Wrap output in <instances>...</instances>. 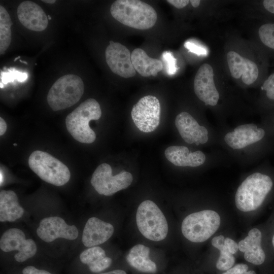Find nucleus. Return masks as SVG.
Returning <instances> with one entry per match:
<instances>
[{
    "label": "nucleus",
    "mask_w": 274,
    "mask_h": 274,
    "mask_svg": "<svg viewBox=\"0 0 274 274\" xmlns=\"http://www.w3.org/2000/svg\"><path fill=\"white\" fill-rule=\"evenodd\" d=\"M112 16L122 24L135 29L145 30L156 23L157 13L149 4L138 0H117L111 5Z\"/></svg>",
    "instance_id": "1"
},
{
    "label": "nucleus",
    "mask_w": 274,
    "mask_h": 274,
    "mask_svg": "<svg viewBox=\"0 0 274 274\" xmlns=\"http://www.w3.org/2000/svg\"><path fill=\"white\" fill-rule=\"evenodd\" d=\"M101 115L100 105L94 98H89L81 103L65 119L66 127L76 141L84 144H91L96 139L94 131L89 122L98 120Z\"/></svg>",
    "instance_id": "2"
},
{
    "label": "nucleus",
    "mask_w": 274,
    "mask_h": 274,
    "mask_svg": "<svg viewBox=\"0 0 274 274\" xmlns=\"http://www.w3.org/2000/svg\"><path fill=\"white\" fill-rule=\"evenodd\" d=\"M273 183L267 175L255 173L249 176L239 186L235 193L237 208L243 212L257 209L272 189Z\"/></svg>",
    "instance_id": "3"
},
{
    "label": "nucleus",
    "mask_w": 274,
    "mask_h": 274,
    "mask_svg": "<svg viewBox=\"0 0 274 274\" xmlns=\"http://www.w3.org/2000/svg\"><path fill=\"white\" fill-rule=\"evenodd\" d=\"M84 85L81 78L73 74L60 77L49 90L47 100L54 111L63 110L76 104L81 98Z\"/></svg>",
    "instance_id": "4"
},
{
    "label": "nucleus",
    "mask_w": 274,
    "mask_h": 274,
    "mask_svg": "<svg viewBox=\"0 0 274 274\" xmlns=\"http://www.w3.org/2000/svg\"><path fill=\"white\" fill-rule=\"evenodd\" d=\"M136 222L140 232L147 239L159 242L167 236L166 219L159 207L150 200H145L139 206Z\"/></svg>",
    "instance_id": "5"
},
{
    "label": "nucleus",
    "mask_w": 274,
    "mask_h": 274,
    "mask_svg": "<svg viewBox=\"0 0 274 274\" xmlns=\"http://www.w3.org/2000/svg\"><path fill=\"white\" fill-rule=\"evenodd\" d=\"M30 168L42 180L53 185L60 186L71 178L68 168L61 161L47 152L36 150L28 158Z\"/></svg>",
    "instance_id": "6"
},
{
    "label": "nucleus",
    "mask_w": 274,
    "mask_h": 274,
    "mask_svg": "<svg viewBox=\"0 0 274 274\" xmlns=\"http://www.w3.org/2000/svg\"><path fill=\"white\" fill-rule=\"evenodd\" d=\"M219 214L213 210H203L188 215L181 226L183 235L193 243H201L209 238L220 225Z\"/></svg>",
    "instance_id": "7"
},
{
    "label": "nucleus",
    "mask_w": 274,
    "mask_h": 274,
    "mask_svg": "<svg viewBox=\"0 0 274 274\" xmlns=\"http://www.w3.org/2000/svg\"><path fill=\"white\" fill-rule=\"evenodd\" d=\"M111 166L104 163L99 165L94 170L91 179V184L99 194L111 196L127 188L132 182L131 173L122 172L113 176Z\"/></svg>",
    "instance_id": "8"
},
{
    "label": "nucleus",
    "mask_w": 274,
    "mask_h": 274,
    "mask_svg": "<svg viewBox=\"0 0 274 274\" xmlns=\"http://www.w3.org/2000/svg\"><path fill=\"white\" fill-rule=\"evenodd\" d=\"M160 104L158 99L153 95L141 98L133 105L131 116L136 127L143 132L155 130L160 121Z\"/></svg>",
    "instance_id": "9"
},
{
    "label": "nucleus",
    "mask_w": 274,
    "mask_h": 274,
    "mask_svg": "<svg viewBox=\"0 0 274 274\" xmlns=\"http://www.w3.org/2000/svg\"><path fill=\"white\" fill-rule=\"evenodd\" d=\"M0 248L5 252L17 250L15 259L23 262L36 254L37 247L36 243L30 238H26L24 232L16 228L5 231L0 239Z\"/></svg>",
    "instance_id": "10"
},
{
    "label": "nucleus",
    "mask_w": 274,
    "mask_h": 274,
    "mask_svg": "<svg viewBox=\"0 0 274 274\" xmlns=\"http://www.w3.org/2000/svg\"><path fill=\"white\" fill-rule=\"evenodd\" d=\"M37 233L41 239L47 243L52 242L58 238L75 240L79 234L76 226L67 224L64 219L58 216L42 219Z\"/></svg>",
    "instance_id": "11"
},
{
    "label": "nucleus",
    "mask_w": 274,
    "mask_h": 274,
    "mask_svg": "<svg viewBox=\"0 0 274 274\" xmlns=\"http://www.w3.org/2000/svg\"><path fill=\"white\" fill-rule=\"evenodd\" d=\"M106 60L114 74L125 78L133 77L135 74L129 50L122 44L110 41L105 51Z\"/></svg>",
    "instance_id": "12"
},
{
    "label": "nucleus",
    "mask_w": 274,
    "mask_h": 274,
    "mask_svg": "<svg viewBox=\"0 0 274 274\" xmlns=\"http://www.w3.org/2000/svg\"><path fill=\"white\" fill-rule=\"evenodd\" d=\"M194 90L196 95L206 105L215 106L219 99V93L214 80V71L208 63H204L198 70L194 80Z\"/></svg>",
    "instance_id": "13"
},
{
    "label": "nucleus",
    "mask_w": 274,
    "mask_h": 274,
    "mask_svg": "<svg viewBox=\"0 0 274 274\" xmlns=\"http://www.w3.org/2000/svg\"><path fill=\"white\" fill-rule=\"evenodd\" d=\"M175 125L182 138L188 144H203L208 141V131L188 113L182 112L175 119Z\"/></svg>",
    "instance_id": "14"
},
{
    "label": "nucleus",
    "mask_w": 274,
    "mask_h": 274,
    "mask_svg": "<svg viewBox=\"0 0 274 274\" xmlns=\"http://www.w3.org/2000/svg\"><path fill=\"white\" fill-rule=\"evenodd\" d=\"M265 131L254 124L238 126L233 131L227 133L224 136L225 143L233 149H241L260 141Z\"/></svg>",
    "instance_id": "15"
},
{
    "label": "nucleus",
    "mask_w": 274,
    "mask_h": 274,
    "mask_svg": "<svg viewBox=\"0 0 274 274\" xmlns=\"http://www.w3.org/2000/svg\"><path fill=\"white\" fill-rule=\"evenodd\" d=\"M17 16L21 23L27 29L41 31L48 25V17L42 8L31 1H24L17 8Z\"/></svg>",
    "instance_id": "16"
},
{
    "label": "nucleus",
    "mask_w": 274,
    "mask_h": 274,
    "mask_svg": "<svg viewBox=\"0 0 274 274\" xmlns=\"http://www.w3.org/2000/svg\"><path fill=\"white\" fill-rule=\"evenodd\" d=\"M227 61L231 76L235 79L242 78L247 85H251L257 79L259 70L252 60L231 51L227 54Z\"/></svg>",
    "instance_id": "17"
},
{
    "label": "nucleus",
    "mask_w": 274,
    "mask_h": 274,
    "mask_svg": "<svg viewBox=\"0 0 274 274\" xmlns=\"http://www.w3.org/2000/svg\"><path fill=\"white\" fill-rule=\"evenodd\" d=\"M113 226L96 217L90 218L84 226L82 242L86 247H93L104 243L113 235Z\"/></svg>",
    "instance_id": "18"
},
{
    "label": "nucleus",
    "mask_w": 274,
    "mask_h": 274,
    "mask_svg": "<svg viewBox=\"0 0 274 274\" xmlns=\"http://www.w3.org/2000/svg\"><path fill=\"white\" fill-rule=\"evenodd\" d=\"M261 232L254 228L249 231L247 236L239 242L238 249L244 252L246 260L255 265H261L264 262L266 255L261 246Z\"/></svg>",
    "instance_id": "19"
},
{
    "label": "nucleus",
    "mask_w": 274,
    "mask_h": 274,
    "mask_svg": "<svg viewBox=\"0 0 274 274\" xmlns=\"http://www.w3.org/2000/svg\"><path fill=\"white\" fill-rule=\"evenodd\" d=\"M166 158L178 166L197 167L203 164L206 159L205 154L200 151L193 152L183 146H172L164 151Z\"/></svg>",
    "instance_id": "20"
},
{
    "label": "nucleus",
    "mask_w": 274,
    "mask_h": 274,
    "mask_svg": "<svg viewBox=\"0 0 274 274\" xmlns=\"http://www.w3.org/2000/svg\"><path fill=\"white\" fill-rule=\"evenodd\" d=\"M131 59L135 71L145 77L156 76L163 67L160 60L151 58L141 48H136L132 51Z\"/></svg>",
    "instance_id": "21"
},
{
    "label": "nucleus",
    "mask_w": 274,
    "mask_h": 274,
    "mask_svg": "<svg viewBox=\"0 0 274 274\" xmlns=\"http://www.w3.org/2000/svg\"><path fill=\"white\" fill-rule=\"evenodd\" d=\"M24 210L19 204L18 197L13 191L0 192V221L14 222L21 218Z\"/></svg>",
    "instance_id": "22"
},
{
    "label": "nucleus",
    "mask_w": 274,
    "mask_h": 274,
    "mask_svg": "<svg viewBox=\"0 0 274 274\" xmlns=\"http://www.w3.org/2000/svg\"><path fill=\"white\" fill-rule=\"evenodd\" d=\"M150 249L142 245L138 244L129 250L126 256L128 264L136 270L146 273H153L157 271L155 262L149 258Z\"/></svg>",
    "instance_id": "23"
},
{
    "label": "nucleus",
    "mask_w": 274,
    "mask_h": 274,
    "mask_svg": "<svg viewBox=\"0 0 274 274\" xmlns=\"http://www.w3.org/2000/svg\"><path fill=\"white\" fill-rule=\"evenodd\" d=\"M81 261L88 266L93 272L104 270L112 262L111 258L106 256L105 250L98 246L90 247L83 251L80 255Z\"/></svg>",
    "instance_id": "24"
},
{
    "label": "nucleus",
    "mask_w": 274,
    "mask_h": 274,
    "mask_svg": "<svg viewBox=\"0 0 274 274\" xmlns=\"http://www.w3.org/2000/svg\"><path fill=\"white\" fill-rule=\"evenodd\" d=\"M225 238L222 235L217 236L212 239V245L220 251V256L216 263L217 269L227 270L232 267L235 262V258L224 243Z\"/></svg>",
    "instance_id": "25"
},
{
    "label": "nucleus",
    "mask_w": 274,
    "mask_h": 274,
    "mask_svg": "<svg viewBox=\"0 0 274 274\" xmlns=\"http://www.w3.org/2000/svg\"><path fill=\"white\" fill-rule=\"evenodd\" d=\"M10 16L6 9L0 6V54L3 55L9 47L11 41Z\"/></svg>",
    "instance_id": "26"
},
{
    "label": "nucleus",
    "mask_w": 274,
    "mask_h": 274,
    "mask_svg": "<svg viewBox=\"0 0 274 274\" xmlns=\"http://www.w3.org/2000/svg\"><path fill=\"white\" fill-rule=\"evenodd\" d=\"M27 74L16 70L15 68H8L1 72V88L4 84L9 82L17 81L20 82H24L27 78Z\"/></svg>",
    "instance_id": "27"
},
{
    "label": "nucleus",
    "mask_w": 274,
    "mask_h": 274,
    "mask_svg": "<svg viewBox=\"0 0 274 274\" xmlns=\"http://www.w3.org/2000/svg\"><path fill=\"white\" fill-rule=\"evenodd\" d=\"M261 42L267 47L274 49V23L261 25L258 30Z\"/></svg>",
    "instance_id": "28"
},
{
    "label": "nucleus",
    "mask_w": 274,
    "mask_h": 274,
    "mask_svg": "<svg viewBox=\"0 0 274 274\" xmlns=\"http://www.w3.org/2000/svg\"><path fill=\"white\" fill-rule=\"evenodd\" d=\"M162 58L165 64L167 73L169 75H173L177 71L176 59L172 53L169 51H164L162 54Z\"/></svg>",
    "instance_id": "29"
},
{
    "label": "nucleus",
    "mask_w": 274,
    "mask_h": 274,
    "mask_svg": "<svg viewBox=\"0 0 274 274\" xmlns=\"http://www.w3.org/2000/svg\"><path fill=\"white\" fill-rule=\"evenodd\" d=\"M262 89L266 91L268 98L274 100V73L270 75L264 82Z\"/></svg>",
    "instance_id": "30"
},
{
    "label": "nucleus",
    "mask_w": 274,
    "mask_h": 274,
    "mask_svg": "<svg viewBox=\"0 0 274 274\" xmlns=\"http://www.w3.org/2000/svg\"><path fill=\"white\" fill-rule=\"evenodd\" d=\"M248 266L245 264H238L226 270L222 274H256L254 270L248 271Z\"/></svg>",
    "instance_id": "31"
},
{
    "label": "nucleus",
    "mask_w": 274,
    "mask_h": 274,
    "mask_svg": "<svg viewBox=\"0 0 274 274\" xmlns=\"http://www.w3.org/2000/svg\"><path fill=\"white\" fill-rule=\"evenodd\" d=\"M185 46L190 52L196 54L202 55L206 54V51L204 49L193 42H187L185 44Z\"/></svg>",
    "instance_id": "32"
},
{
    "label": "nucleus",
    "mask_w": 274,
    "mask_h": 274,
    "mask_svg": "<svg viewBox=\"0 0 274 274\" xmlns=\"http://www.w3.org/2000/svg\"><path fill=\"white\" fill-rule=\"evenodd\" d=\"M23 274H52L50 272L43 270L39 269L32 266H28L22 270Z\"/></svg>",
    "instance_id": "33"
},
{
    "label": "nucleus",
    "mask_w": 274,
    "mask_h": 274,
    "mask_svg": "<svg viewBox=\"0 0 274 274\" xmlns=\"http://www.w3.org/2000/svg\"><path fill=\"white\" fill-rule=\"evenodd\" d=\"M224 243L227 246L231 254H234L237 252L238 249V245L234 240L229 237H227L225 238Z\"/></svg>",
    "instance_id": "34"
},
{
    "label": "nucleus",
    "mask_w": 274,
    "mask_h": 274,
    "mask_svg": "<svg viewBox=\"0 0 274 274\" xmlns=\"http://www.w3.org/2000/svg\"><path fill=\"white\" fill-rule=\"evenodd\" d=\"M166 2L178 9L186 7L190 2L187 0H168Z\"/></svg>",
    "instance_id": "35"
},
{
    "label": "nucleus",
    "mask_w": 274,
    "mask_h": 274,
    "mask_svg": "<svg viewBox=\"0 0 274 274\" xmlns=\"http://www.w3.org/2000/svg\"><path fill=\"white\" fill-rule=\"evenodd\" d=\"M263 4L266 10L274 14V0H264Z\"/></svg>",
    "instance_id": "36"
},
{
    "label": "nucleus",
    "mask_w": 274,
    "mask_h": 274,
    "mask_svg": "<svg viewBox=\"0 0 274 274\" xmlns=\"http://www.w3.org/2000/svg\"><path fill=\"white\" fill-rule=\"evenodd\" d=\"M7 124L3 118L0 117V135H3L6 131Z\"/></svg>",
    "instance_id": "37"
},
{
    "label": "nucleus",
    "mask_w": 274,
    "mask_h": 274,
    "mask_svg": "<svg viewBox=\"0 0 274 274\" xmlns=\"http://www.w3.org/2000/svg\"><path fill=\"white\" fill-rule=\"evenodd\" d=\"M99 274H127L126 272L121 269H116L107 272L101 273Z\"/></svg>",
    "instance_id": "38"
},
{
    "label": "nucleus",
    "mask_w": 274,
    "mask_h": 274,
    "mask_svg": "<svg viewBox=\"0 0 274 274\" xmlns=\"http://www.w3.org/2000/svg\"><path fill=\"white\" fill-rule=\"evenodd\" d=\"M190 2L193 7L196 8L199 5L200 1L199 0H191Z\"/></svg>",
    "instance_id": "39"
},
{
    "label": "nucleus",
    "mask_w": 274,
    "mask_h": 274,
    "mask_svg": "<svg viewBox=\"0 0 274 274\" xmlns=\"http://www.w3.org/2000/svg\"><path fill=\"white\" fill-rule=\"evenodd\" d=\"M43 2L46 3L47 4H54L55 3L56 1L55 0H43L42 1Z\"/></svg>",
    "instance_id": "40"
},
{
    "label": "nucleus",
    "mask_w": 274,
    "mask_h": 274,
    "mask_svg": "<svg viewBox=\"0 0 274 274\" xmlns=\"http://www.w3.org/2000/svg\"><path fill=\"white\" fill-rule=\"evenodd\" d=\"M272 245L273 246V248L274 249V234L272 236V239H271Z\"/></svg>",
    "instance_id": "41"
},
{
    "label": "nucleus",
    "mask_w": 274,
    "mask_h": 274,
    "mask_svg": "<svg viewBox=\"0 0 274 274\" xmlns=\"http://www.w3.org/2000/svg\"><path fill=\"white\" fill-rule=\"evenodd\" d=\"M3 175H2V171H1V185L2 184V183L3 182Z\"/></svg>",
    "instance_id": "42"
},
{
    "label": "nucleus",
    "mask_w": 274,
    "mask_h": 274,
    "mask_svg": "<svg viewBox=\"0 0 274 274\" xmlns=\"http://www.w3.org/2000/svg\"><path fill=\"white\" fill-rule=\"evenodd\" d=\"M47 17H48V18L49 19H51V18L50 17V16L49 15H48V16H47Z\"/></svg>",
    "instance_id": "43"
},
{
    "label": "nucleus",
    "mask_w": 274,
    "mask_h": 274,
    "mask_svg": "<svg viewBox=\"0 0 274 274\" xmlns=\"http://www.w3.org/2000/svg\"><path fill=\"white\" fill-rule=\"evenodd\" d=\"M14 146H17V144H14Z\"/></svg>",
    "instance_id": "44"
}]
</instances>
